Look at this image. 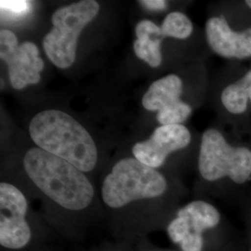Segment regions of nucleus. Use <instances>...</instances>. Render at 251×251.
I'll return each mask as SVG.
<instances>
[{"instance_id": "1", "label": "nucleus", "mask_w": 251, "mask_h": 251, "mask_svg": "<svg viewBox=\"0 0 251 251\" xmlns=\"http://www.w3.org/2000/svg\"><path fill=\"white\" fill-rule=\"evenodd\" d=\"M169 191L160 171L135 157L116 162L100 185V199L108 213V229L117 242L135 245L159 228V222L146 208Z\"/></svg>"}, {"instance_id": "2", "label": "nucleus", "mask_w": 251, "mask_h": 251, "mask_svg": "<svg viewBox=\"0 0 251 251\" xmlns=\"http://www.w3.org/2000/svg\"><path fill=\"white\" fill-rule=\"evenodd\" d=\"M29 183L55 210L51 228L56 234L76 240L90 229L96 190L86 173L52 153L34 147L23 159Z\"/></svg>"}, {"instance_id": "3", "label": "nucleus", "mask_w": 251, "mask_h": 251, "mask_svg": "<svg viewBox=\"0 0 251 251\" xmlns=\"http://www.w3.org/2000/svg\"><path fill=\"white\" fill-rule=\"evenodd\" d=\"M29 134L38 148L63 158L88 174L99 161L97 146L89 131L60 110L41 111L32 118Z\"/></svg>"}, {"instance_id": "4", "label": "nucleus", "mask_w": 251, "mask_h": 251, "mask_svg": "<svg viewBox=\"0 0 251 251\" xmlns=\"http://www.w3.org/2000/svg\"><path fill=\"white\" fill-rule=\"evenodd\" d=\"M55 234L47 222L30 213L21 189L11 182H0V251H45Z\"/></svg>"}, {"instance_id": "5", "label": "nucleus", "mask_w": 251, "mask_h": 251, "mask_svg": "<svg viewBox=\"0 0 251 251\" xmlns=\"http://www.w3.org/2000/svg\"><path fill=\"white\" fill-rule=\"evenodd\" d=\"M99 11V3L95 0H82L54 11L53 27L43 38V48L55 66L60 69L72 66L76 57L77 38Z\"/></svg>"}, {"instance_id": "6", "label": "nucleus", "mask_w": 251, "mask_h": 251, "mask_svg": "<svg viewBox=\"0 0 251 251\" xmlns=\"http://www.w3.org/2000/svg\"><path fill=\"white\" fill-rule=\"evenodd\" d=\"M198 171L206 181L230 178L243 184L251 178V150L233 146L220 130L208 128L201 138Z\"/></svg>"}, {"instance_id": "7", "label": "nucleus", "mask_w": 251, "mask_h": 251, "mask_svg": "<svg viewBox=\"0 0 251 251\" xmlns=\"http://www.w3.org/2000/svg\"><path fill=\"white\" fill-rule=\"evenodd\" d=\"M220 221L221 215L215 206L196 200L179 208L166 226V231L181 251H203L204 234L215 228Z\"/></svg>"}, {"instance_id": "8", "label": "nucleus", "mask_w": 251, "mask_h": 251, "mask_svg": "<svg viewBox=\"0 0 251 251\" xmlns=\"http://www.w3.org/2000/svg\"><path fill=\"white\" fill-rule=\"evenodd\" d=\"M0 57L9 67V82L15 90L37 84L44 68L39 50L32 42L19 44L16 35L7 29L0 31Z\"/></svg>"}, {"instance_id": "9", "label": "nucleus", "mask_w": 251, "mask_h": 251, "mask_svg": "<svg viewBox=\"0 0 251 251\" xmlns=\"http://www.w3.org/2000/svg\"><path fill=\"white\" fill-rule=\"evenodd\" d=\"M183 83L179 75L171 74L152 82L143 97V106L157 112L161 126L181 125L191 114L192 107L180 100Z\"/></svg>"}, {"instance_id": "10", "label": "nucleus", "mask_w": 251, "mask_h": 251, "mask_svg": "<svg viewBox=\"0 0 251 251\" xmlns=\"http://www.w3.org/2000/svg\"><path fill=\"white\" fill-rule=\"evenodd\" d=\"M191 140L190 130L182 124L160 126L148 140L135 144L132 153L137 160L158 170L171 153L186 148Z\"/></svg>"}, {"instance_id": "11", "label": "nucleus", "mask_w": 251, "mask_h": 251, "mask_svg": "<svg viewBox=\"0 0 251 251\" xmlns=\"http://www.w3.org/2000/svg\"><path fill=\"white\" fill-rule=\"evenodd\" d=\"M206 38L211 50L225 59L245 60L251 58V26L234 31L224 16L206 21Z\"/></svg>"}, {"instance_id": "12", "label": "nucleus", "mask_w": 251, "mask_h": 251, "mask_svg": "<svg viewBox=\"0 0 251 251\" xmlns=\"http://www.w3.org/2000/svg\"><path fill=\"white\" fill-rule=\"evenodd\" d=\"M136 36L133 48L136 56L148 63L152 68L162 63L161 42L164 38L161 27L150 20H143L136 26Z\"/></svg>"}, {"instance_id": "13", "label": "nucleus", "mask_w": 251, "mask_h": 251, "mask_svg": "<svg viewBox=\"0 0 251 251\" xmlns=\"http://www.w3.org/2000/svg\"><path fill=\"white\" fill-rule=\"evenodd\" d=\"M221 101L232 115H242L247 111L249 101L251 102V69L225 87L221 94Z\"/></svg>"}, {"instance_id": "14", "label": "nucleus", "mask_w": 251, "mask_h": 251, "mask_svg": "<svg viewBox=\"0 0 251 251\" xmlns=\"http://www.w3.org/2000/svg\"><path fill=\"white\" fill-rule=\"evenodd\" d=\"M161 30L164 37H172L182 40L192 35L194 26L192 21L184 13L173 11L164 19Z\"/></svg>"}, {"instance_id": "15", "label": "nucleus", "mask_w": 251, "mask_h": 251, "mask_svg": "<svg viewBox=\"0 0 251 251\" xmlns=\"http://www.w3.org/2000/svg\"><path fill=\"white\" fill-rule=\"evenodd\" d=\"M0 7L2 12L12 15L16 18L25 16L29 13L32 9V4L30 1H15V0H1Z\"/></svg>"}, {"instance_id": "16", "label": "nucleus", "mask_w": 251, "mask_h": 251, "mask_svg": "<svg viewBox=\"0 0 251 251\" xmlns=\"http://www.w3.org/2000/svg\"><path fill=\"white\" fill-rule=\"evenodd\" d=\"M90 251H135L132 245L125 243L116 242V244H103Z\"/></svg>"}, {"instance_id": "17", "label": "nucleus", "mask_w": 251, "mask_h": 251, "mask_svg": "<svg viewBox=\"0 0 251 251\" xmlns=\"http://www.w3.org/2000/svg\"><path fill=\"white\" fill-rule=\"evenodd\" d=\"M139 3L151 10H164L168 6L167 2L164 0H144L139 1Z\"/></svg>"}, {"instance_id": "18", "label": "nucleus", "mask_w": 251, "mask_h": 251, "mask_svg": "<svg viewBox=\"0 0 251 251\" xmlns=\"http://www.w3.org/2000/svg\"><path fill=\"white\" fill-rule=\"evenodd\" d=\"M134 247L135 251H163V250H157V249H154L152 247H148L147 242H146V238L140 241V242L132 245Z\"/></svg>"}, {"instance_id": "19", "label": "nucleus", "mask_w": 251, "mask_h": 251, "mask_svg": "<svg viewBox=\"0 0 251 251\" xmlns=\"http://www.w3.org/2000/svg\"><path fill=\"white\" fill-rule=\"evenodd\" d=\"M245 3L251 9V0H247V1H245Z\"/></svg>"}]
</instances>
